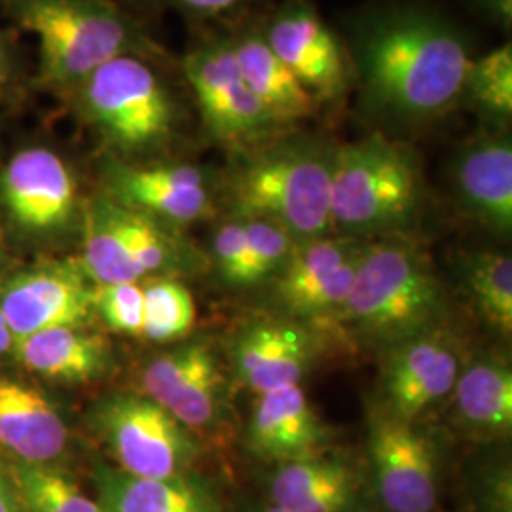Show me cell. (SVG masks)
Masks as SVG:
<instances>
[{"mask_svg": "<svg viewBox=\"0 0 512 512\" xmlns=\"http://www.w3.org/2000/svg\"><path fill=\"white\" fill-rule=\"evenodd\" d=\"M361 107L399 126L435 122L461 105L471 63L465 38L429 10L399 8L366 21L355 40Z\"/></svg>", "mask_w": 512, "mask_h": 512, "instance_id": "6da1fadb", "label": "cell"}, {"mask_svg": "<svg viewBox=\"0 0 512 512\" xmlns=\"http://www.w3.org/2000/svg\"><path fill=\"white\" fill-rule=\"evenodd\" d=\"M19 29L37 37L35 84L63 99L122 55L169 63L164 48L112 0H0Z\"/></svg>", "mask_w": 512, "mask_h": 512, "instance_id": "7a4b0ae2", "label": "cell"}, {"mask_svg": "<svg viewBox=\"0 0 512 512\" xmlns=\"http://www.w3.org/2000/svg\"><path fill=\"white\" fill-rule=\"evenodd\" d=\"M336 147L287 133L243 158L222 186L228 211L241 219H264L296 241L330 236V177Z\"/></svg>", "mask_w": 512, "mask_h": 512, "instance_id": "3957f363", "label": "cell"}, {"mask_svg": "<svg viewBox=\"0 0 512 512\" xmlns=\"http://www.w3.org/2000/svg\"><path fill=\"white\" fill-rule=\"evenodd\" d=\"M164 61L116 57L84 78L61 101L97 133L110 156L128 160L171 147L183 128L184 103Z\"/></svg>", "mask_w": 512, "mask_h": 512, "instance_id": "277c9868", "label": "cell"}, {"mask_svg": "<svg viewBox=\"0 0 512 512\" xmlns=\"http://www.w3.org/2000/svg\"><path fill=\"white\" fill-rule=\"evenodd\" d=\"M423 203V175L412 148L382 133L336 147L330 177L332 232L349 238L404 236Z\"/></svg>", "mask_w": 512, "mask_h": 512, "instance_id": "5b68a950", "label": "cell"}, {"mask_svg": "<svg viewBox=\"0 0 512 512\" xmlns=\"http://www.w3.org/2000/svg\"><path fill=\"white\" fill-rule=\"evenodd\" d=\"M444 296L431 260L404 236L368 241L342 317L365 340L387 349L439 329Z\"/></svg>", "mask_w": 512, "mask_h": 512, "instance_id": "8992f818", "label": "cell"}, {"mask_svg": "<svg viewBox=\"0 0 512 512\" xmlns=\"http://www.w3.org/2000/svg\"><path fill=\"white\" fill-rule=\"evenodd\" d=\"M181 69L203 129L215 143L245 152L291 133L275 122L243 80L228 35L198 40L184 55Z\"/></svg>", "mask_w": 512, "mask_h": 512, "instance_id": "52a82bcc", "label": "cell"}, {"mask_svg": "<svg viewBox=\"0 0 512 512\" xmlns=\"http://www.w3.org/2000/svg\"><path fill=\"white\" fill-rule=\"evenodd\" d=\"M92 425L116 469L135 478L190 475L200 458L198 439L145 393H112L95 404Z\"/></svg>", "mask_w": 512, "mask_h": 512, "instance_id": "ba28073f", "label": "cell"}, {"mask_svg": "<svg viewBox=\"0 0 512 512\" xmlns=\"http://www.w3.org/2000/svg\"><path fill=\"white\" fill-rule=\"evenodd\" d=\"M78 179L54 148L27 147L0 171V207L19 232L52 238L82 224Z\"/></svg>", "mask_w": 512, "mask_h": 512, "instance_id": "9c48e42d", "label": "cell"}, {"mask_svg": "<svg viewBox=\"0 0 512 512\" xmlns=\"http://www.w3.org/2000/svg\"><path fill=\"white\" fill-rule=\"evenodd\" d=\"M370 486L385 512H435L439 456L412 423L376 410L368 423Z\"/></svg>", "mask_w": 512, "mask_h": 512, "instance_id": "30bf717a", "label": "cell"}, {"mask_svg": "<svg viewBox=\"0 0 512 512\" xmlns=\"http://www.w3.org/2000/svg\"><path fill=\"white\" fill-rule=\"evenodd\" d=\"M103 184V194L114 202L173 228L215 213V181L202 165L137 164L109 156L103 164Z\"/></svg>", "mask_w": 512, "mask_h": 512, "instance_id": "8fae6325", "label": "cell"}, {"mask_svg": "<svg viewBox=\"0 0 512 512\" xmlns=\"http://www.w3.org/2000/svg\"><path fill=\"white\" fill-rule=\"evenodd\" d=\"M258 31L319 105L349 92L353 63L310 2L287 0Z\"/></svg>", "mask_w": 512, "mask_h": 512, "instance_id": "7c38bea8", "label": "cell"}, {"mask_svg": "<svg viewBox=\"0 0 512 512\" xmlns=\"http://www.w3.org/2000/svg\"><path fill=\"white\" fill-rule=\"evenodd\" d=\"M365 239L330 234L298 241L277 272L275 296L296 319H327L342 313L353 287Z\"/></svg>", "mask_w": 512, "mask_h": 512, "instance_id": "4fadbf2b", "label": "cell"}, {"mask_svg": "<svg viewBox=\"0 0 512 512\" xmlns=\"http://www.w3.org/2000/svg\"><path fill=\"white\" fill-rule=\"evenodd\" d=\"M95 285L80 260H50L8 279L0 311L14 338L40 330L86 327Z\"/></svg>", "mask_w": 512, "mask_h": 512, "instance_id": "5bb4252c", "label": "cell"}, {"mask_svg": "<svg viewBox=\"0 0 512 512\" xmlns=\"http://www.w3.org/2000/svg\"><path fill=\"white\" fill-rule=\"evenodd\" d=\"M141 385L148 399L192 433L213 429L224 416L226 378L215 349L203 340L186 342L150 359Z\"/></svg>", "mask_w": 512, "mask_h": 512, "instance_id": "9a60e30c", "label": "cell"}, {"mask_svg": "<svg viewBox=\"0 0 512 512\" xmlns=\"http://www.w3.org/2000/svg\"><path fill=\"white\" fill-rule=\"evenodd\" d=\"M461 368L458 349L439 329L385 349L382 410L397 420L414 423L429 408L450 397Z\"/></svg>", "mask_w": 512, "mask_h": 512, "instance_id": "2e32d148", "label": "cell"}, {"mask_svg": "<svg viewBox=\"0 0 512 512\" xmlns=\"http://www.w3.org/2000/svg\"><path fill=\"white\" fill-rule=\"evenodd\" d=\"M452 184L461 209L499 238L512 230V143L505 129L467 141L452 162Z\"/></svg>", "mask_w": 512, "mask_h": 512, "instance_id": "e0dca14e", "label": "cell"}, {"mask_svg": "<svg viewBox=\"0 0 512 512\" xmlns=\"http://www.w3.org/2000/svg\"><path fill=\"white\" fill-rule=\"evenodd\" d=\"M332 431L300 385L260 393L247 425V448L256 458L287 463L327 452Z\"/></svg>", "mask_w": 512, "mask_h": 512, "instance_id": "ac0fdd59", "label": "cell"}, {"mask_svg": "<svg viewBox=\"0 0 512 512\" xmlns=\"http://www.w3.org/2000/svg\"><path fill=\"white\" fill-rule=\"evenodd\" d=\"M315 361L310 330L293 319H258L234 342L239 380L256 395L300 385Z\"/></svg>", "mask_w": 512, "mask_h": 512, "instance_id": "d6986e66", "label": "cell"}, {"mask_svg": "<svg viewBox=\"0 0 512 512\" xmlns=\"http://www.w3.org/2000/svg\"><path fill=\"white\" fill-rule=\"evenodd\" d=\"M270 503L287 512H366L361 471L338 456L279 463L268 480Z\"/></svg>", "mask_w": 512, "mask_h": 512, "instance_id": "ffe728a7", "label": "cell"}, {"mask_svg": "<svg viewBox=\"0 0 512 512\" xmlns=\"http://www.w3.org/2000/svg\"><path fill=\"white\" fill-rule=\"evenodd\" d=\"M69 444L55 404L35 385L0 376V448L18 463L52 465Z\"/></svg>", "mask_w": 512, "mask_h": 512, "instance_id": "44dd1931", "label": "cell"}, {"mask_svg": "<svg viewBox=\"0 0 512 512\" xmlns=\"http://www.w3.org/2000/svg\"><path fill=\"white\" fill-rule=\"evenodd\" d=\"M93 476L103 512H228L219 495L192 473L150 480L101 463Z\"/></svg>", "mask_w": 512, "mask_h": 512, "instance_id": "7402d4cb", "label": "cell"}, {"mask_svg": "<svg viewBox=\"0 0 512 512\" xmlns=\"http://www.w3.org/2000/svg\"><path fill=\"white\" fill-rule=\"evenodd\" d=\"M228 38L243 80L281 128L293 131L296 124L317 114L321 105L275 55L256 27H243Z\"/></svg>", "mask_w": 512, "mask_h": 512, "instance_id": "603a6c76", "label": "cell"}, {"mask_svg": "<svg viewBox=\"0 0 512 512\" xmlns=\"http://www.w3.org/2000/svg\"><path fill=\"white\" fill-rule=\"evenodd\" d=\"M16 359L29 372L61 384H86L110 366V344L84 327L40 330L14 338Z\"/></svg>", "mask_w": 512, "mask_h": 512, "instance_id": "cb8c5ba5", "label": "cell"}, {"mask_svg": "<svg viewBox=\"0 0 512 512\" xmlns=\"http://www.w3.org/2000/svg\"><path fill=\"white\" fill-rule=\"evenodd\" d=\"M454 420L471 437L503 440L512 431V370L497 357L463 366L452 393Z\"/></svg>", "mask_w": 512, "mask_h": 512, "instance_id": "d4e9b609", "label": "cell"}, {"mask_svg": "<svg viewBox=\"0 0 512 512\" xmlns=\"http://www.w3.org/2000/svg\"><path fill=\"white\" fill-rule=\"evenodd\" d=\"M461 277L476 315L503 338H511V256L499 251L471 253L461 262Z\"/></svg>", "mask_w": 512, "mask_h": 512, "instance_id": "484cf974", "label": "cell"}, {"mask_svg": "<svg viewBox=\"0 0 512 512\" xmlns=\"http://www.w3.org/2000/svg\"><path fill=\"white\" fill-rule=\"evenodd\" d=\"M461 103L469 105L490 124L505 129L512 116V48L505 44L494 52L471 59L463 82Z\"/></svg>", "mask_w": 512, "mask_h": 512, "instance_id": "4316f807", "label": "cell"}, {"mask_svg": "<svg viewBox=\"0 0 512 512\" xmlns=\"http://www.w3.org/2000/svg\"><path fill=\"white\" fill-rule=\"evenodd\" d=\"M23 512H103L97 499L84 494L73 478L54 465H10Z\"/></svg>", "mask_w": 512, "mask_h": 512, "instance_id": "83f0119b", "label": "cell"}, {"mask_svg": "<svg viewBox=\"0 0 512 512\" xmlns=\"http://www.w3.org/2000/svg\"><path fill=\"white\" fill-rule=\"evenodd\" d=\"M143 334L150 342L167 344L188 336L196 325V302L183 283L154 279L143 287Z\"/></svg>", "mask_w": 512, "mask_h": 512, "instance_id": "f1b7e54d", "label": "cell"}, {"mask_svg": "<svg viewBox=\"0 0 512 512\" xmlns=\"http://www.w3.org/2000/svg\"><path fill=\"white\" fill-rule=\"evenodd\" d=\"M243 224L249 241V285H253L277 274L293 255L298 241L270 220L243 219Z\"/></svg>", "mask_w": 512, "mask_h": 512, "instance_id": "f546056e", "label": "cell"}, {"mask_svg": "<svg viewBox=\"0 0 512 512\" xmlns=\"http://www.w3.org/2000/svg\"><path fill=\"white\" fill-rule=\"evenodd\" d=\"M93 313L114 332L141 336L145 319V291L135 283L99 285L93 291Z\"/></svg>", "mask_w": 512, "mask_h": 512, "instance_id": "4dcf8cb0", "label": "cell"}, {"mask_svg": "<svg viewBox=\"0 0 512 512\" xmlns=\"http://www.w3.org/2000/svg\"><path fill=\"white\" fill-rule=\"evenodd\" d=\"M211 253L226 283L249 285V241L243 219L230 215L220 222L211 239Z\"/></svg>", "mask_w": 512, "mask_h": 512, "instance_id": "1f68e13d", "label": "cell"}, {"mask_svg": "<svg viewBox=\"0 0 512 512\" xmlns=\"http://www.w3.org/2000/svg\"><path fill=\"white\" fill-rule=\"evenodd\" d=\"M475 499L482 512H512V475L509 461L482 467L475 482Z\"/></svg>", "mask_w": 512, "mask_h": 512, "instance_id": "d6a6232c", "label": "cell"}, {"mask_svg": "<svg viewBox=\"0 0 512 512\" xmlns=\"http://www.w3.org/2000/svg\"><path fill=\"white\" fill-rule=\"evenodd\" d=\"M21 63L12 33L0 31V105L14 101L21 93Z\"/></svg>", "mask_w": 512, "mask_h": 512, "instance_id": "836d02e7", "label": "cell"}, {"mask_svg": "<svg viewBox=\"0 0 512 512\" xmlns=\"http://www.w3.org/2000/svg\"><path fill=\"white\" fill-rule=\"evenodd\" d=\"M162 2L175 8L183 16L207 21V19L232 16L258 0H162Z\"/></svg>", "mask_w": 512, "mask_h": 512, "instance_id": "e575fe53", "label": "cell"}, {"mask_svg": "<svg viewBox=\"0 0 512 512\" xmlns=\"http://www.w3.org/2000/svg\"><path fill=\"white\" fill-rule=\"evenodd\" d=\"M0 512H23L10 467L0 461Z\"/></svg>", "mask_w": 512, "mask_h": 512, "instance_id": "d590c367", "label": "cell"}, {"mask_svg": "<svg viewBox=\"0 0 512 512\" xmlns=\"http://www.w3.org/2000/svg\"><path fill=\"white\" fill-rule=\"evenodd\" d=\"M475 2L501 27L511 29L512 0H475Z\"/></svg>", "mask_w": 512, "mask_h": 512, "instance_id": "8d00e7d4", "label": "cell"}, {"mask_svg": "<svg viewBox=\"0 0 512 512\" xmlns=\"http://www.w3.org/2000/svg\"><path fill=\"white\" fill-rule=\"evenodd\" d=\"M12 344H14V336H12V332L8 329V325L4 321V315L0 311V355L8 353L12 349Z\"/></svg>", "mask_w": 512, "mask_h": 512, "instance_id": "74e56055", "label": "cell"}, {"mask_svg": "<svg viewBox=\"0 0 512 512\" xmlns=\"http://www.w3.org/2000/svg\"><path fill=\"white\" fill-rule=\"evenodd\" d=\"M255 512H287L285 509H281V507H277L274 503H270V505H264V507H260V509H256Z\"/></svg>", "mask_w": 512, "mask_h": 512, "instance_id": "f35d334b", "label": "cell"}, {"mask_svg": "<svg viewBox=\"0 0 512 512\" xmlns=\"http://www.w3.org/2000/svg\"><path fill=\"white\" fill-rule=\"evenodd\" d=\"M0 260H2V238H0Z\"/></svg>", "mask_w": 512, "mask_h": 512, "instance_id": "ab89813d", "label": "cell"}]
</instances>
